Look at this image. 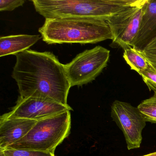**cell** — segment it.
<instances>
[{
	"label": "cell",
	"instance_id": "3",
	"mask_svg": "<svg viewBox=\"0 0 156 156\" xmlns=\"http://www.w3.org/2000/svg\"><path fill=\"white\" fill-rule=\"evenodd\" d=\"M43 41L49 44H95L113 40L105 21L78 18L46 19L39 29Z\"/></svg>",
	"mask_w": 156,
	"mask_h": 156
},
{
	"label": "cell",
	"instance_id": "2",
	"mask_svg": "<svg viewBox=\"0 0 156 156\" xmlns=\"http://www.w3.org/2000/svg\"><path fill=\"white\" fill-rule=\"evenodd\" d=\"M145 0H33L37 12L46 19L78 18L107 21Z\"/></svg>",
	"mask_w": 156,
	"mask_h": 156
},
{
	"label": "cell",
	"instance_id": "15",
	"mask_svg": "<svg viewBox=\"0 0 156 156\" xmlns=\"http://www.w3.org/2000/svg\"><path fill=\"white\" fill-rule=\"evenodd\" d=\"M140 75L150 90L156 93V71L151 64L148 69L142 72Z\"/></svg>",
	"mask_w": 156,
	"mask_h": 156
},
{
	"label": "cell",
	"instance_id": "10",
	"mask_svg": "<svg viewBox=\"0 0 156 156\" xmlns=\"http://www.w3.org/2000/svg\"><path fill=\"white\" fill-rule=\"evenodd\" d=\"M156 36V0H147L138 33L131 47L140 51Z\"/></svg>",
	"mask_w": 156,
	"mask_h": 156
},
{
	"label": "cell",
	"instance_id": "11",
	"mask_svg": "<svg viewBox=\"0 0 156 156\" xmlns=\"http://www.w3.org/2000/svg\"><path fill=\"white\" fill-rule=\"evenodd\" d=\"M41 38L40 35L19 34L0 38V56L16 55L30 49Z\"/></svg>",
	"mask_w": 156,
	"mask_h": 156
},
{
	"label": "cell",
	"instance_id": "9",
	"mask_svg": "<svg viewBox=\"0 0 156 156\" xmlns=\"http://www.w3.org/2000/svg\"><path fill=\"white\" fill-rule=\"evenodd\" d=\"M37 120L20 118H0V150L8 148L25 136Z\"/></svg>",
	"mask_w": 156,
	"mask_h": 156
},
{
	"label": "cell",
	"instance_id": "6",
	"mask_svg": "<svg viewBox=\"0 0 156 156\" xmlns=\"http://www.w3.org/2000/svg\"><path fill=\"white\" fill-rule=\"evenodd\" d=\"M111 117L122 131L128 150L140 147L142 130L147 122L138 108L126 102L115 100L111 105Z\"/></svg>",
	"mask_w": 156,
	"mask_h": 156
},
{
	"label": "cell",
	"instance_id": "12",
	"mask_svg": "<svg viewBox=\"0 0 156 156\" xmlns=\"http://www.w3.org/2000/svg\"><path fill=\"white\" fill-rule=\"evenodd\" d=\"M123 57L131 70L140 75L147 70L150 65L142 52L133 47L124 50Z\"/></svg>",
	"mask_w": 156,
	"mask_h": 156
},
{
	"label": "cell",
	"instance_id": "5",
	"mask_svg": "<svg viewBox=\"0 0 156 156\" xmlns=\"http://www.w3.org/2000/svg\"><path fill=\"white\" fill-rule=\"evenodd\" d=\"M110 51L101 46L87 50L65 65L71 87L82 86L94 80L107 65Z\"/></svg>",
	"mask_w": 156,
	"mask_h": 156
},
{
	"label": "cell",
	"instance_id": "4",
	"mask_svg": "<svg viewBox=\"0 0 156 156\" xmlns=\"http://www.w3.org/2000/svg\"><path fill=\"white\" fill-rule=\"evenodd\" d=\"M70 111L38 120L27 135L8 148L37 151L55 154L56 148L69 136Z\"/></svg>",
	"mask_w": 156,
	"mask_h": 156
},
{
	"label": "cell",
	"instance_id": "14",
	"mask_svg": "<svg viewBox=\"0 0 156 156\" xmlns=\"http://www.w3.org/2000/svg\"><path fill=\"white\" fill-rule=\"evenodd\" d=\"M2 151L5 156H55L53 153L37 151L7 148Z\"/></svg>",
	"mask_w": 156,
	"mask_h": 156
},
{
	"label": "cell",
	"instance_id": "19",
	"mask_svg": "<svg viewBox=\"0 0 156 156\" xmlns=\"http://www.w3.org/2000/svg\"><path fill=\"white\" fill-rule=\"evenodd\" d=\"M0 156H5L2 151H0Z\"/></svg>",
	"mask_w": 156,
	"mask_h": 156
},
{
	"label": "cell",
	"instance_id": "1",
	"mask_svg": "<svg viewBox=\"0 0 156 156\" xmlns=\"http://www.w3.org/2000/svg\"><path fill=\"white\" fill-rule=\"evenodd\" d=\"M12 77L17 83L20 97H39L67 105L71 87L65 65L51 52L28 50L15 55Z\"/></svg>",
	"mask_w": 156,
	"mask_h": 156
},
{
	"label": "cell",
	"instance_id": "13",
	"mask_svg": "<svg viewBox=\"0 0 156 156\" xmlns=\"http://www.w3.org/2000/svg\"><path fill=\"white\" fill-rule=\"evenodd\" d=\"M137 108L146 122L156 124V93L153 96L142 101Z\"/></svg>",
	"mask_w": 156,
	"mask_h": 156
},
{
	"label": "cell",
	"instance_id": "7",
	"mask_svg": "<svg viewBox=\"0 0 156 156\" xmlns=\"http://www.w3.org/2000/svg\"><path fill=\"white\" fill-rule=\"evenodd\" d=\"M146 2L145 0L138 6L128 8L107 21L113 36V44L124 50L131 47L139 31Z\"/></svg>",
	"mask_w": 156,
	"mask_h": 156
},
{
	"label": "cell",
	"instance_id": "18",
	"mask_svg": "<svg viewBox=\"0 0 156 156\" xmlns=\"http://www.w3.org/2000/svg\"><path fill=\"white\" fill-rule=\"evenodd\" d=\"M141 156H156V151L151 152V153H149V154H146V155H144Z\"/></svg>",
	"mask_w": 156,
	"mask_h": 156
},
{
	"label": "cell",
	"instance_id": "17",
	"mask_svg": "<svg viewBox=\"0 0 156 156\" xmlns=\"http://www.w3.org/2000/svg\"><path fill=\"white\" fill-rule=\"evenodd\" d=\"M25 2L23 0H1L0 11H12L17 8L23 6Z\"/></svg>",
	"mask_w": 156,
	"mask_h": 156
},
{
	"label": "cell",
	"instance_id": "16",
	"mask_svg": "<svg viewBox=\"0 0 156 156\" xmlns=\"http://www.w3.org/2000/svg\"><path fill=\"white\" fill-rule=\"evenodd\" d=\"M156 71V36L141 51Z\"/></svg>",
	"mask_w": 156,
	"mask_h": 156
},
{
	"label": "cell",
	"instance_id": "8",
	"mask_svg": "<svg viewBox=\"0 0 156 156\" xmlns=\"http://www.w3.org/2000/svg\"><path fill=\"white\" fill-rule=\"evenodd\" d=\"M72 110L69 105H63L51 98L39 97H19L16 105L9 113L2 115L6 118H20L38 121Z\"/></svg>",
	"mask_w": 156,
	"mask_h": 156
}]
</instances>
